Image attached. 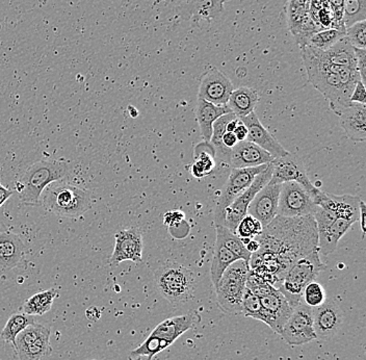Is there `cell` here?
Here are the masks:
<instances>
[{"mask_svg":"<svg viewBox=\"0 0 366 360\" xmlns=\"http://www.w3.org/2000/svg\"><path fill=\"white\" fill-rule=\"evenodd\" d=\"M258 101H260V95L256 90L240 87L232 91L227 107H229L231 113L240 119L253 113Z\"/></svg>","mask_w":366,"mask_h":360,"instance_id":"obj_26","label":"cell"},{"mask_svg":"<svg viewBox=\"0 0 366 360\" xmlns=\"http://www.w3.org/2000/svg\"><path fill=\"white\" fill-rule=\"evenodd\" d=\"M69 166L60 160H40L26 169L16 188L19 199L25 205H38L44 190L49 184L59 181L68 174Z\"/></svg>","mask_w":366,"mask_h":360,"instance_id":"obj_4","label":"cell"},{"mask_svg":"<svg viewBox=\"0 0 366 360\" xmlns=\"http://www.w3.org/2000/svg\"><path fill=\"white\" fill-rule=\"evenodd\" d=\"M315 205L328 210L338 218H345L356 223L359 220L361 199L352 195H333L319 190L313 199Z\"/></svg>","mask_w":366,"mask_h":360,"instance_id":"obj_19","label":"cell"},{"mask_svg":"<svg viewBox=\"0 0 366 360\" xmlns=\"http://www.w3.org/2000/svg\"><path fill=\"white\" fill-rule=\"evenodd\" d=\"M365 214H366L365 203V202L361 200L360 206H359V220H360L361 230H362L363 234H365V232H366Z\"/></svg>","mask_w":366,"mask_h":360,"instance_id":"obj_46","label":"cell"},{"mask_svg":"<svg viewBox=\"0 0 366 360\" xmlns=\"http://www.w3.org/2000/svg\"><path fill=\"white\" fill-rule=\"evenodd\" d=\"M142 256V236L138 228H125L115 234V248L111 263L119 265L123 261L141 263Z\"/></svg>","mask_w":366,"mask_h":360,"instance_id":"obj_17","label":"cell"},{"mask_svg":"<svg viewBox=\"0 0 366 360\" xmlns=\"http://www.w3.org/2000/svg\"><path fill=\"white\" fill-rule=\"evenodd\" d=\"M245 248H247V250L250 253H256V252L260 250V243H258V241L256 240V239H252V240H250L247 244H245Z\"/></svg>","mask_w":366,"mask_h":360,"instance_id":"obj_48","label":"cell"},{"mask_svg":"<svg viewBox=\"0 0 366 360\" xmlns=\"http://www.w3.org/2000/svg\"><path fill=\"white\" fill-rule=\"evenodd\" d=\"M350 102L360 103V104L365 105V85L362 83V81L359 80L358 83H356V85H355L354 90H353L352 92V95H350Z\"/></svg>","mask_w":366,"mask_h":360,"instance_id":"obj_43","label":"cell"},{"mask_svg":"<svg viewBox=\"0 0 366 360\" xmlns=\"http://www.w3.org/2000/svg\"><path fill=\"white\" fill-rule=\"evenodd\" d=\"M273 160L274 157L257 145L242 140L231 149L230 164L233 169L255 168L271 164Z\"/></svg>","mask_w":366,"mask_h":360,"instance_id":"obj_22","label":"cell"},{"mask_svg":"<svg viewBox=\"0 0 366 360\" xmlns=\"http://www.w3.org/2000/svg\"><path fill=\"white\" fill-rule=\"evenodd\" d=\"M240 121L248 128V137L245 140L257 145L269 152L274 159L288 155V151L269 133V131H267L254 112L244 118H240Z\"/></svg>","mask_w":366,"mask_h":360,"instance_id":"obj_20","label":"cell"},{"mask_svg":"<svg viewBox=\"0 0 366 360\" xmlns=\"http://www.w3.org/2000/svg\"><path fill=\"white\" fill-rule=\"evenodd\" d=\"M25 245L18 234L0 232V269L8 271L23 260Z\"/></svg>","mask_w":366,"mask_h":360,"instance_id":"obj_24","label":"cell"},{"mask_svg":"<svg viewBox=\"0 0 366 360\" xmlns=\"http://www.w3.org/2000/svg\"><path fill=\"white\" fill-rule=\"evenodd\" d=\"M343 22L345 28L366 19V0H343Z\"/></svg>","mask_w":366,"mask_h":360,"instance_id":"obj_36","label":"cell"},{"mask_svg":"<svg viewBox=\"0 0 366 360\" xmlns=\"http://www.w3.org/2000/svg\"><path fill=\"white\" fill-rule=\"evenodd\" d=\"M267 166L269 164L255 167V168L232 169L227 181L223 186L220 198L216 202V212H214L216 226H222L223 212L226 208L253 184L255 177L265 170Z\"/></svg>","mask_w":366,"mask_h":360,"instance_id":"obj_9","label":"cell"},{"mask_svg":"<svg viewBox=\"0 0 366 360\" xmlns=\"http://www.w3.org/2000/svg\"><path fill=\"white\" fill-rule=\"evenodd\" d=\"M47 327L43 326L41 324L30 325L26 327L24 330H22L18 335H17L16 340H15L13 348H14L15 353L19 352V351L23 350L24 348L35 342L39 337H41L44 332L48 330Z\"/></svg>","mask_w":366,"mask_h":360,"instance_id":"obj_37","label":"cell"},{"mask_svg":"<svg viewBox=\"0 0 366 360\" xmlns=\"http://www.w3.org/2000/svg\"><path fill=\"white\" fill-rule=\"evenodd\" d=\"M280 190L281 184H267L255 195L247 214L257 219L264 227L269 225L277 216Z\"/></svg>","mask_w":366,"mask_h":360,"instance_id":"obj_18","label":"cell"},{"mask_svg":"<svg viewBox=\"0 0 366 360\" xmlns=\"http://www.w3.org/2000/svg\"><path fill=\"white\" fill-rule=\"evenodd\" d=\"M249 263L238 260L227 268L216 287V301L221 311L226 313H242L243 296L249 275Z\"/></svg>","mask_w":366,"mask_h":360,"instance_id":"obj_7","label":"cell"},{"mask_svg":"<svg viewBox=\"0 0 366 360\" xmlns=\"http://www.w3.org/2000/svg\"><path fill=\"white\" fill-rule=\"evenodd\" d=\"M313 327L317 339L334 337L343 324V313L334 300L325 301L312 308Z\"/></svg>","mask_w":366,"mask_h":360,"instance_id":"obj_16","label":"cell"},{"mask_svg":"<svg viewBox=\"0 0 366 360\" xmlns=\"http://www.w3.org/2000/svg\"><path fill=\"white\" fill-rule=\"evenodd\" d=\"M341 126L350 140L365 142L366 140V109L365 104L350 102L341 112Z\"/></svg>","mask_w":366,"mask_h":360,"instance_id":"obj_23","label":"cell"},{"mask_svg":"<svg viewBox=\"0 0 366 360\" xmlns=\"http://www.w3.org/2000/svg\"><path fill=\"white\" fill-rule=\"evenodd\" d=\"M50 329L44 332L41 337L28 344L23 350L16 353L19 360H40L42 357L49 356L52 353L50 344Z\"/></svg>","mask_w":366,"mask_h":360,"instance_id":"obj_34","label":"cell"},{"mask_svg":"<svg viewBox=\"0 0 366 360\" xmlns=\"http://www.w3.org/2000/svg\"><path fill=\"white\" fill-rule=\"evenodd\" d=\"M214 157H216V150L210 143L204 140V143L199 144L195 149L196 160L192 167L193 175L197 179H202L209 174L216 167Z\"/></svg>","mask_w":366,"mask_h":360,"instance_id":"obj_28","label":"cell"},{"mask_svg":"<svg viewBox=\"0 0 366 360\" xmlns=\"http://www.w3.org/2000/svg\"><path fill=\"white\" fill-rule=\"evenodd\" d=\"M280 335L291 347L302 346L317 340L313 327L312 308L305 303L300 302L285 323Z\"/></svg>","mask_w":366,"mask_h":360,"instance_id":"obj_11","label":"cell"},{"mask_svg":"<svg viewBox=\"0 0 366 360\" xmlns=\"http://www.w3.org/2000/svg\"><path fill=\"white\" fill-rule=\"evenodd\" d=\"M0 30H1V25H0Z\"/></svg>","mask_w":366,"mask_h":360,"instance_id":"obj_49","label":"cell"},{"mask_svg":"<svg viewBox=\"0 0 366 360\" xmlns=\"http://www.w3.org/2000/svg\"><path fill=\"white\" fill-rule=\"evenodd\" d=\"M272 174H273V166L271 162L265 170L255 177L253 184L226 208L223 212L222 226L236 232L238 223L247 215L250 203L253 200L255 195L269 184Z\"/></svg>","mask_w":366,"mask_h":360,"instance_id":"obj_13","label":"cell"},{"mask_svg":"<svg viewBox=\"0 0 366 360\" xmlns=\"http://www.w3.org/2000/svg\"><path fill=\"white\" fill-rule=\"evenodd\" d=\"M355 58H356V67L358 70L360 80L363 83H366V50L354 47Z\"/></svg>","mask_w":366,"mask_h":360,"instance_id":"obj_42","label":"cell"},{"mask_svg":"<svg viewBox=\"0 0 366 360\" xmlns=\"http://www.w3.org/2000/svg\"><path fill=\"white\" fill-rule=\"evenodd\" d=\"M58 296V289H49L32 296L23 304V313L30 316H43L51 309L54 301Z\"/></svg>","mask_w":366,"mask_h":360,"instance_id":"obj_30","label":"cell"},{"mask_svg":"<svg viewBox=\"0 0 366 360\" xmlns=\"http://www.w3.org/2000/svg\"><path fill=\"white\" fill-rule=\"evenodd\" d=\"M238 260V258L225 247L224 244L219 239H216L214 260H212V269H210V275H212L214 289L218 287L221 277H222L227 268Z\"/></svg>","mask_w":366,"mask_h":360,"instance_id":"obj_29","label":"cell"},{"mask_svg":"<svg viewBox=\"0 0 366 360\" xmlns=\"http://www.w3.org/2000/svg\"><path fill=\"white\" fill-rule=\"evenodd\" d=\"M302 59L308 81L319 90L336 115L350 104L355 85L360 80L356 68L333 65L319 54V50L305 45L301 48Z\"/></svg>","mask_w":366,"mask_h":360,"instance_id":"obj_2","label":"cell"},{"mask_svg":"<svg viewBox=\"0 0 366 360\" xmlns=\"http://www.w3.org/2000/svg\"><path fill=\"white\" fill-rule=\"evenodd\" d=\"M242 308V313H244L245 317L252 318V319L262 322V302H260V298L254 295L247 287H245L244 296H243Z\"/></svg>","mask_w":366,"mask_h":360,"instance_id":"obj_38","label":"cell"},{"mask_svg":"<svg viewBox=\"0 0 366 360\" xmlns=\"http://www.w3.org/2000/svg\"><path fill=\"white\" fill-rule=\"evenodd\" d=\"M154 280L159 294L176 308L184 306L194 298L196 275L181 263H164L155 270Z\"/></svg>","mask_w":366,"mask_h":360,"instance_id":"obj_3","label":"cell"},{"mask_svg":"<svg viewBox=\"0 0 366 360\" xmlns=\"http://www.w3.org/2000/svg\"><path fill=\"white\" fill-rule=\"evenodd\" d=\"M325 269L326 265L321 260L319 251L311 252L308 256L295 260L288 268L278 289L295 308L301 302L306 285L315 281Z\"/></svg>","mask_w":366,"mask_h":360,"instance_id":"obj_6","label":"cell"},{"mask_svg":"<svg viewBox=\"0 0 366 360\" xmlns=\"http://www.w3.org/2000/svg\"><path fill=\"white\" fill-rule=\"evenodd\" d=\"M260 299L262 306V322L267 324L274 332L280 335L285 323L293 313V307L276 287Z\"/></svg>","mask_w":366,"mask_h":360,"instance_id":"obj_15","label":"cell"},{"mask_svg":"<svg viewBox=\"0 0 366 360\" xmlns=\"http://www.w3.org/2000/svg\"><path fill=\"white\" fill-rule=\"evenodd\" d=\"M346 37L353 47L365 49L366 40V21H359L346 28Z\"/></svg>","mask_w":366,"mask_h":360,"instance_id":"obj_41","label":"cell"},{"mask_svg":"<svg viewBox=\"0 0 366 360\" xmlns=\"http://www.w3.org/2000/svg\"><path fill=\"white\" fill-rule=\"evenodd\" d=\"M346 37V30H337V28H327L315 32L308 42L307 45L319 50H327L332 47L341 39Z\"/></svg>","mask_w":366,"mask_h":360,"instance_id":"obj_35","label":"cell"},{"mask_svg":"<svg viewBox=\"0 0 366 360\" xmlns=\"http://www.w3.org/2000/svg\"><path fill=\"white\" fill-rule=\"evenodd\" d=\"M196 119L205 142L210 143L212 135V125L219 118L231 113L227 105H216L198 98L196 105Z\"/></svg>","mask_w":366,"mask_h":360,"instance_id":"obj_25","label":"cell"},{"mask_svg":"<svg viewBox=\"0 0 366 360\" xmlns=\"http://www.w3.org/2000/svg\"><path fill=\"white\" fill-rule=\"evenodd\" d=\"M13 192L8 188H4L1 184H0V208L2 204L4 203L11 196H12Z\"/></svg>","mask_w":366,"mask_h":360,"instance_id":"obj_47","label":"cell"},{"mask_svg":"<svg viewBox=\"0 0 366 360\" xmlns=\"http://www.w3.org/2000/svg\"><path fill=\"white\" fill-rule=\"evenodd\" d=\"M200 320L199 313H197L196 311H190L185 315L164 320L153 329L150 335L161 340L169 348L173 342H175V340H178L183 333L190 330Z\"/></svg>","mask_w":366,"mask_h":360,"instance_id":"obj_21","label":"cell"},{"mask_svg":"<svg viewBox=\"0 0 366 360\" xmlns=\"http://www.w3.org/2000/svg\"><path fill=\"white\" fill-rule=\"evenodd\" d=\"M233 133L236 135V139H238V142L247 140L248 128L240 119V122H238V126H236V131H233Z\"/></svg>","mask_w":366,"mask_h":360,"instance_id":"obj_45","label":"cell"},{"mask_svg":"<svg viewBox=\"0 0 366 360\" xmlns=\"http://www.w3.org/2000/svg\"><path fill=\"white\" fill-rule=\"evenodd\" d=\"M313 218L317 222L319 234V253L329 256L333 253L339 241L352 228L354 222L338 218L328 210L317 205Z\"/></svg>","mask_w":366,"mask_h":360,"instance_id":"obj_8","label":"cell"},{"mask_svg":"<svg viewBox=\"0 0 366 360\" xmlns=\"http://www.w3.org/2000/svg\"><path fill=\"white\" fill-rule=\"evenodd\" d=\"M315 210V201L301 184L295 181L281 184L277 216L287 218L313 216Z\"/></svg>","mask_w":366,"mask_h":360,"instance_id":"obj_10","label":"cell"},{"mask_svg":"<svg viewBox=\"0 0 366 360\" xmlns=\"http://www.w3.org/2000/svg\"><path fill=\"white\" fill-rule=\"evenodd\" d=\"M304 303L311 308L319 306L326 301V292L323 285L319 284L317 281L308 283L304 289L303 296Z\"/></svg>","mask_w":366,"mask_h":360,"instance_id":"obj_40","label":"cell"},{"mask_svg":"<svg viewBox=\"0 0 366 360\" xmlns=\"http://www.w3.org/2000/svg\"><path fill=\"white\" fill-rule=\"evenodd\" d=\"M222 143L226 148L232 149L236 144H238V140L236 139V135H234L233 133L226 131L222 138Z\"/></svg>","mask_w":366,"mask_h":360,"instance_id":"obj_44","label":"cell"},{"mask_svg":"<svg viewBox=\"0 0 366 360\" xmlns=\"http://www.w3.org/2000/svg\"><path fill=\"white\" fill-rule=\"evenodd\" d=\"M272 166H273V174L269 184H282L284 182H298L305 188L312 199H315L319 192V188H315L309 179L303 160L297 155L288 153L285 157L274 159Z\"/></svg>","mask_w":366,"mask_h":360,"instance_id":"obj_12","label":"cell"},{"mask_svg":"<svg viewBox=\"0 0 366 360\" xmlns=\"http://www.w3.org/2000/svg\"><path fill=\"white\" fill-rule=\"evenodd\" d=\"M34 323H36V317L35 316L28 315V313H23V311L22 313H13L10 319L6 322L4 328L2 329L0 337L4 342L14 344L17 335L22 330H24L26 327L34 324Z\"/></svg>","mask_w":366,"mask_h":360,"instance_id":"obj_33","label":"cell"},{"mask_svg":"<svg viewBox=\"0 0 366 360\" xmlns=\"http://www.w3.org/2000/svg\"><path fill=\"white\" fill-rule=\"evenodd\" d=\"M41 203L47 212L69 219H78L91 210V195L69 184H51L44 190Z\"/></svg>","mask_w":366,"mask_h":360,"instance_id":"obj_5","label":"cell"},{"mask_svg":"<svg viewBox=\"0 0 366 360\" xmlns=\"http://www.w3.org/2000/svg\"><path fill=\"white\" fill-rule=\"evenodd\" d=\"M255 239L260 250L252 254L250 269L275 287L295 260L319 251V234L313 216H276Z\"/></svg>","mask_w":366,"mask_h":360,"instance_id":"obj_1","label":"cell"},{"mask_svg":"<svg viewBox=\"0 0 366 360\" xmlns=\"http://www.w3.org/2000/svg\"><path fill=\"white\" fill-rule=\"evenodd\" d=\"M233 90L231 80L220 70L212 68L201 76L198 98L216 105H227Z\"/></svg>","mask_w":366,"mask_h":360,"instance_id":"obj_14","label":"cell"},{"mask_svg":"<svg viewBox=\"0 0 366 360\" xmlns=\"http://www.w3.org/2000/svg\"><path fill=\"white\" fill-rule=\"evenodd\" d=\"M310 0H288L286 4L287 21L293 36H297L304 22L309 17Z\"/></svg>","mask_w":366,"mask_h":360,"instance_id":"obj_31","label":"cell"},{"mask_svg":"<svg viewBox=\"0 0 366 360\" xmlns=\"http://www.w3.org/2000/svg\"><path fill=\"white\" fill-rule=\"evenodd\" d=\"M319 52L326 61H330L333 65L345 66V67L357 69L354 47L350 45L346 37H343L329 49L319 50Z\"/></svg>","mask_w":366,"mask_h":360,"instance_id":"obj_27","label":"cell"},{"mask_svg":"<svg viewBox=\"0 0 366 360\" xmlns=\"http://www.w3.org/2000/svg\"><path fill=\"white\" fill-rule=\"evenodd\" d=\"M262 230H264V226L262 225V223L257 219L247 214L238 223L236 232H238V236L240 239L252 240L260 236Z\"/></svg>","mask_w":366,"mask_h":360,"instance_id":"obj_39","label":"cell"},{"mask_svg":"<svg viewBox=\"0 0 366 360\" xmlns=\"http://www.w3.org/2000/svg\"><path fill=\"white\" fill-rule=\"evenodd\" d=\"M216 239H219L225 247L229 250L231 253H233L238 260H243L249 263L251 260L252 254L248 251L245 245L243 243L242 239L236 234L231 232L224 226H216Z\"/></svg>","mask_w":366,"mask_h":360,"instance_id":"obj_32","label":"cell"}]
</instances>
